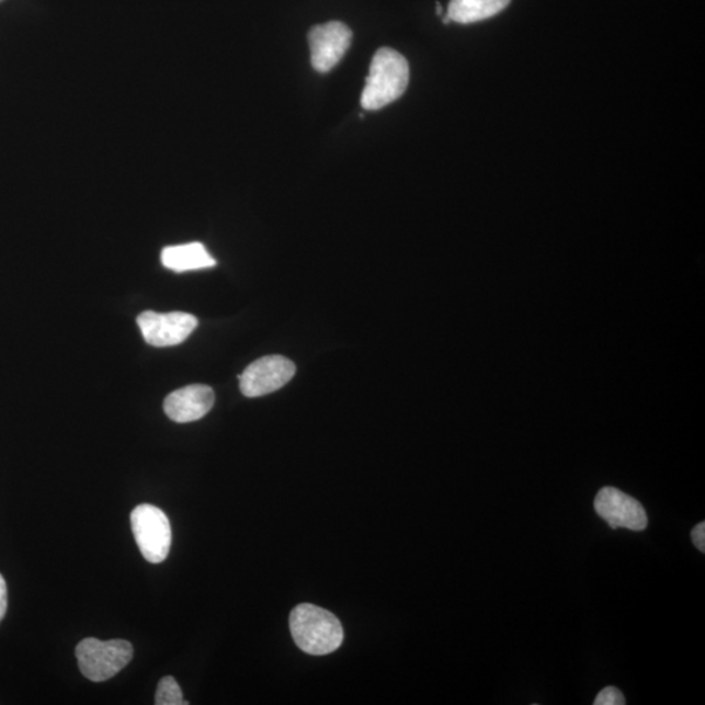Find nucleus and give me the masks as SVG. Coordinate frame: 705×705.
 <instances>
[{
  "label": "nucleus",
  "mask_w": 705,
  "mask_h": 705,
  "mask_svg": "<svg viewBox=\"0 0 705 705\" xmlns=\"http://www.w3.org/2000/svg\"><path fill=\"white\" fill-rule=\"evenodd\" d=\"M409 84V65L400 53L382 47L369 66L361 105L366 111H379L400 99Z\"/></svg>",
  "instance_id": "f03ea898"
},
{
  "label": "nucleus",
  "mask_w": 705,
  "mask_h": 705,
  "mask_svg": "<svg viewBox=\"0 0 705 705\" xmlns=\"http://www.w3.org/2000/svg\"><path fill=\"white\" fill-rule=\"evenodd\" d=\"M694 544L702 553H705V523L697 524L691 533Z\"/></svg>",
  "instance_id": "4468645a"
},
{
  "label": "nucleus",
  "mask_w": 705,
  "mask_h": 705,
  "mask_svg": "<svg viewBox=\"0 0 705 705\" xmlns=\"http://www.w3.org/2000/svg\"><path fill=\"white\" fill-rule=\"evenodd\" d=\"M136 544L149 564H161L169 556L171 526L166 512L152 504H140L132 512Z\"/></svg>",
  "instance_id": "20e7f679"
},
{
  "label": "nucleus",
  "mask_w": 705,
  "mask_h": 705,
  "mask_svg": "<svg viewBox=\"0 0 705 705\" xmlns=\"http://www.w3.org/2000/svg\"><path fill=\"white\" fill-rule=\"evenodd\" d=\"M511 0H451L447 15L451 22L474 24L502 12Z\"/></svg>",
  "instance_id": "9b49d317"
},
{
  "label": "nucleus",
  "mask_w": 705,
  "mask_h": 705,
  "mask_svg": "<svg viewBox=\"0 0 705 705\" xmlns=\"http://www.w3.org/2000/svg\"><path fill=\"white\" fill-rule=\"evenodd\" d=\"M625 696L617 687H605L595 696L594 705H625Z\"/></svg>",
  "instance_id": "ddd939ff"
},
{
  "label": "nucleus",
  "mask_w": 705,
  "mask_h": 705,
  "mask_svg": "<svg viewBox=\"0 0 705 705\" xmlns=\"http://www.w3.org/2000/svg\"><path fill=\"white\" fill-rule=\"evenodd\" d=\"M296 374V365L283 355L260 359L239 376V385L246 397H260L278 391Z\"/></svg>",
  "instance_id": "39448f33"
},
{
  "label": "nucleus",
  "mask_w": 705,
  "mask_h": 705,
  "mask_svg": "<svg viewBox=\"0 0 705 705\" xmlns=\"http://www.w3.org/2000/svg\"><path fill=\"white\" fill-rule=\"evenodd\" d=\"M161 262L168 270L174 272L197 271L216 265L215 258L209 254L204 245L197 242L163 249Z\"/></svg>",
  "instance_id": "9d476101"
},
{
  "label": "nucleus",
  "mask_w": 705,
  "mask_h": 705,
  "mask_svg": "<svg viewBox=\"0 0 705 705\" xmlns=\"http://www.w3.org/2000/svg\"><path fill=\"white\" fill-rule=\"evenodd\" d=\"M134 649L126 640L101 641L88 638L77 647V657L81 673L89 681L105 682L112 680L133 660Z\"/></svg>",
  "instance_id": "7ed1b4c3"
},
{
  "label": "nucleus",
  "mask_w": 705,
  "mask_h": 705,
  "mask_svg": "<svg viewBox=\"0 0 705 705\" xmlns=\"http://www.w3.org/2000/svg\"><path fill=\"white\" fill-rule=\"evenodd\" d=\"M436 13L440 16H443V9L441 3H436Z\"/></svg>",
  "instance_id": "dca6fc26"
},
{
  "label": "nucleus",
  "mask_w": 705,
  "mask_h": 705,
  "mask_svg": "<svg viewBox=\"0 0 705 705\" xmlns=\"http://www.w3.org/2000/svg\"><path fill=\"white\" fill-rule=\"evenodd\" d=\"M138 326L149 345L167 348L186 340L196 330L197 319L194 315L181 311H146L139 315Z\"/></svg>",
  "instance_id": "423d86ee"
},
{
  "label": "nucleus",
  "mask_w": 705,
  "mask_h": 705,
  "mask_svg": "<svg viewBox=\"0 0 705 705\" xmlns=\"http://www.w3.org/2000/svg\"><path fill=\"white\" fill-rule=\"evenodd\" d=\"M214 403V389L204 385H191L171 393L163 402V409L171 421L189 423L207 416Z\"/></svg>",
  "instance_id": "1a4fd4ad"
},
{
  "label": "nucleus",
  "mask_w": 705,
  "mask_h": 705,
  "mask_svg": "<svg viewBox=\"0 0 705 705\" xmlns=\"http://www.w3.org/2000/svg\"><path fill=\"white\" fill-rule=\"evenodd\" d=\"M594 510L612 530L627 528L641 532L647 528L648 516L640 502L615 488H604L594 499Z\"/></svg>",
  "instance_id": "0eeeda50"
},
{
  "label": "nucleus",
  "mask_w": 705,
  "mask_h": 705,
  "mask_svg": "<svg viewBox=\"0 0 705 705\" xmlns=\"http://www.w3.org/2000/svg\"><path fill=\"white\" fill-rule=\"evenodd\" d=\"M157 705H187L183 701L182 690L173 676H166L159 683L156 691Z\"/></svg>",
  "instance_id": "f8f14e48"
},
{
  "label": "nucleus",
  "mask_w": 705,
  "mask_h": 705,
  "mask_svg": "<svg viewBox=\"0 0 705 705\" xmlns=\"http://www.w3.org/2000/svg\"><path fill=\"white\" fill-rule=\"evenodd\" d=\"M353 33L344 23L330 22L314 26L309 33L311 64L318 72L331 71L345 56Z\"/></svg>",
  "instance_id": "6e6552de"
},
{
  "label": "nucleus",
  "mask_w": 705,
  "mask_h": 705,
  "mask_svg": "<svg viewBox=\"0 0 705 705\" xmlns=\"http://www.w3.org/2000/svg\"><path fill=\"white\" fill-rule=\"evenodd\" d=\"M7 612V585L5 580L0 575V622L4 618Z\"/></svg>",
  "instance_id": "2eb2a0df"
},
{
  "label": "nucleus",
  "mask_w": 705,
  "mask_h": 705,
  "mask_svg": "<svg viewBox=\"0 0 705 705\" xmlns=\"http://www.w3.org/2000/svg\"><path fill=\"white\" fill-rule=\"evenodd\" d=\"M289 625L297 647L312 656L330 655L344 641L341 622L319 606L303 604L294 607Z\"/></svg>",
  "instance_id": "f257e3e1"
}]
</instances>
